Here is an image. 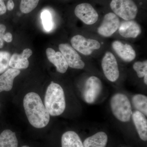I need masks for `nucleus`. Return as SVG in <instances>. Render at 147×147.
<instances>
[{
  "label": "nucleus",
  "instance_id": "nucleus-1",
  "mask_svg": "<svg viewBox=\"0 0 147 147\" xmlns=\"http://www.w3.org/2000/svg\"><path fill=\"white\" fill-rule=\"evenodd\" d=\"M24 107L27 118L32 125L37 128L47 126L50 115L39 95L33 92L27 94L24 98Z\"/></svg>",
  "mask_w": 147,
  "mask_h": 147
},
{
  "label": "nucleus",
  "instance_id": "nucleus-2",
  "mask_svg": "<svg viewBox=\"0 0 147 147\" xmlns=\"http://www.w3.org/2000/svg\"><path fill=\"white\" fill-rule=\"evenodd\" d=\"M45 106L50 115H60L65 109L64 92L60 85L52 82L47 87L44 99Z\"/></svg>",
  "mask_w": 147,
  "mask_h": 147
},
{
  "label": "nucleus",
  "instance_id": "nucleus-3",
  "mask_svg": "<svg viewBox=\"0 0 147 147\" xmlns=\"http://www.w3.org/2000/svg\"><path fill=\"white\" fill-rule=\"evenodd\" d=\"M110 106L114 116L123 122L130 121L132 112L130 101L125 95L117 93L110 100Z\"/></svg>",
  "mask_w": 147,
  "mask_h": 147
},
{
  "label": "nucleus",
  "instance_id": "nucleus-4",
  "mask_svg": "<svg viewBox=\"0 0 147 147\" xmlns=\"http://www.w3.org/2000/svg\"><path fill=\"white\" fill-rule=\"evenodd\" d=\"M110 6L117 16L126 21L136 18L138 12L137 6L132 0H112Z\"/></svg>",
  "mask_w": 147,
  "mask_h": 147
},
{
  "label": "nucleus",
  "instance_id": "nucleus-5",
  "mask_svg": "<svg viewBox=\"0 0 147 147\" xmlns=\"http://www.w3.org/2000/svg\"><path fill=\"white\" fill-rule=\"evenodd\" d=\"M102 86L100 79L96 76H92L85 83L83 96L85 102L92 104L95 102L102 91Z\"/></svg>",
  "mask_w": 147,
  "mask_h": 147
},
{
  "label": "nucleus",
  "instance_id": "nucleus-6",
  "mask_svg": "<svg viewBox=\"0 0 147 147\" xmlns=\"http://www.w3.org/2000/svg\"><path fill=\"white\" fill-rule=\"evenodd\" d=\"M71 43L73 48L84 55H91L94 50H98L100 47V43L97 40L86 39L80 35L73 36Z\"/></svg>",
  "mask_w": 147,
  "mask_h": 147
},
{
  "label": "nucleus",
  "instance_id": "nucleus-7",
  "mask_svg": "<svg viewBox=\"0 0 147 147\" xmlns=\"http://www.w3.org/2000/svg\"><path fill=\"white\" fill-rule=\"evenodd\" d=\"M101 65L105 77L111 82H115L119 76L118 65L115 57L110 52H107L102 58Z\"/></svg>",
  "mask_w": 147,
  "mask_h": 147
},
{
  "label": "nucleus",
  "instance_id": "nucleus-8",
  "mask_svg": "<svg viewBox=\"0 0 147 147\" xmlns=\"http://www.w3.org/2000/svg\"><path fill=\"white\" fill-rule=\"evenodd\" d=\"M59 49L63 55L68 66L76 69H82L85 63L76 50L67 43H62L59 45Z\"/></svg>",
  "mask_w": 147,
  "mask_h": 147
},
{
  "label": "nucleus",
  "instance_id": "nucleus-9",
  "mask_svg": "<svg viewBox=\"0 0 147 147\" xmlns=\"http://www.w3.org/2000/svg\"><path fill=\"white\" fill-rule=\"evenodd\" d=\"M74 13L76 17L88 25L95 24L98 18L97 11L88 3H82L76 6Z\"/></svg>",
  "mask_w": 147,
  "mask_h": 147
},
{
  "label": "nucleus",
  "instance_id": "nucleus-10",
  "mask_svg": "<svg viewBox=\"0 0 147 147\" xmlns=\"http://www.w3.org/2000/svg\"><path fill=\"white\" fill-rule=\"evenodd\" d=\"M120 24L119 19L115 13H108L104 16L98 32L102 36L110 37L118 30Z\"/></svg>",
  "mask_w": 147,
  "mask_h": 147
},
{
  "label": "nucleus",
  "instance_id": "nucleus-11",
  "mask_svg": "<svg viewBox=\"0 0 147 147\" xmlns=\"http://www.w3.org/2000/svg\"><path fill=\"white\" fill-rule=\"evenodd\" d=\"M112 47L118 56L124 61L129 62L136 57L135 50L129 44H124L121 41L115 40L112 43Z\"/></svg>",
  "mask_w": 147,
  "mask_h": 147
},
{
  "label": "nucleus",
  "instance_id": "nucleus-12",
  "mask_svg": "<svg viewBox=\"0 0 147 147\" xmlns=\"http://www.w3.org/2000/svg\"><path fill=\"white\" fill-rule=\"evenodd\" d=\"M118 30L119 34L126 38H136L142 32L139 24L132 20L123 21L120 24Z\"/></svg>",
  "mask_w": 147,
  "mask_h": 147
},
{
  "label": "nucleus",
  "instance_id": "nucleus-13",
  "mask_svg": "<svg viewBox=\"0 0 147 147\" xmlns=\"http://www.w3.org/2000/svg\"><path fill=\"white\" fill-rule=\"evenodd\" d=\"M46 53L48 59L56 67L57 71L62 74L65 73L68 65L62 54L61 52H55L51 48H47Z\"/></svg>",
  "mask_w": 147,
  "mask_h": 147
},
{
  "label": "nucleus",
  "instance_id": "nucleus-14",
  "mask_svg": "<svg viewBox=\"0 0 147 147\" xmlns=\"http://www.w3.org/2000/svg\"><path fill=\"white\" fill-rule=\"evenodd\" d=\"M32 54L31 49L26 48L21 54L14 53L11 57L9 66L16 69H25L28 67L29 62L28 59Z\"/></svg>",
  "mask_w": 147,
  "mask_h": 147
},
{
  "label": "nucleus",
  "instance_id": "nucleus-15",
  "mask_svg": "<svg viewBox=\"0 0 147 147\" xmlns=\"http://www.w3.org/2000/svg\"><path fill=\"white\" fill-rule=\"evenodd\" d=\"M20 72L19 69L9 68L0 75V92L9 91L12 89L13 80Z\"/></svg>",
  "mask_w": 147,
  "mask_h": 147
},
{
  "label": "nucleus",
  "instance_id": "nucleus-16",
  "mask_svg": "<svg viewBox=\"0 0 147 147\" xmlns=\"http://www.w3.org/2000/svg\"><path fill=\"white\" fill-rule=\"evenodd\" d=\"M132 118L134 125L141 139L147 140V120L143 113L136 111L132 114Z\"/></svg>",
  "mask_w": 147,
  "mask_h": 147
},
{
  "label": "nucleus",
  "instance_id": "nucleus-17",
  "mask_svg": "<svg viewBox=\"0 0 147 147\" xmlns=\"http://www.w3.org/2000/svg\"><path fill=\"white\" fill-rule=\"evenodd\" d=\"M108 139L106 133L100 131L85 139L83 144L84 147H105Z\"/></svg>",
  "mask_w": 147,
  "mask_h": 147
},
{
  "label": "nucleus",
  "instance_id": "nucleus-18",
  "mask_svg": "<svg viewBox=\"0 0 147 147\" xmlns=\"http://www.w3.org/2000/svg\"><path fill=\"white\" fill-rule=\"evenodd\" d=\"M62 147H84L78 134L75 131L65 132L61 137Z\"/></svg>",
  "mask_w": 147,
  "mask_h": 147
},
{
  "label": "nucleus",
  "instance_id": "nucleus-19",
  "mask_svg": "<svg viewBox=\"0 0 147 147\" xmlns=\"http://www.w3.org/2000/svg\"><path fill=\"white\" fill-rule=\"evenodd\" d=\"M16 134L9 129H5L0 134V147H18Z\"/></svg>",
  "mask_w": 147,
  "mask_h": 147
},
{
  "label": "nucleus",
  "instance_id": "nucleus-20",
  "mask_svg": "<svg viewBox=\"0 0 147 147\" xmlns=\"http://www.w3.org/2000/svg\"><path fill=\"white\" fill-rule=\"evenodd\" d=\"M132 102L137 111L147 115V97L144 95H135L132 98Z\"/></svg>",
  "mask_w": 147,
  "mask_h": 147
},
{
  "label": "nucleus",
  "instance_id": "nucleus-21",
  "mask_svg": "<svg viewBox=\"0 0 147 147\" xmlns=\"http://www.w3.org/2000/svg\"><path fill=\"white\" fill-rule=\"evenodd\" d=\"M39 0H21L20 9L22 13H28L36 7Z\"/></svg>",
  "mask_w": 147,
  "mask_h": 147
},
{
  "label": "nucleus",
  "instance_id": "nucleus-22",
  "mask_svg": "<svg viewBox=\"0 0 147 147\" xmlns=\"http://www.w3.org/2000/svg\"><path fill=\"white\" fill-rule=\"evenodd\" d=\"M41 18L44 28L46 31H50L53 29V24L50 11L47 10L43 11L41 13Z\"/></svg>",
  "mask_w": 147,
  "mask_h": 147
},
{
  "label": "nucleus",
  "instance_id": "nucleus-23",
  "mask_svg": "<svg viewBox=\"0 0 147 147\" xmlns=\"http://www.w3.org/2000/svg\"><path fill=\"white\" fill-rule=\"evenodd\" d=\"M10 53L7 51H0V74L5 71L9 67Z\"/></svg>",
  "mask_w": 147,
  "mask_h": 147
},
{
  "label": "nucleus",
  "instance_id": "nucleus-24",
  "mask_svg": "<svg viewBox=\"0 0 147 147\" xmlns=\"http://www.w3.org/2000/svg\"><path fill=\"white\" fill-rule=\"evenodd\" d=\"M133 67L139 78H142L147 75V60L143 62H136L133 65Z\"/></svg>",
  "mask_w": 147,
  "mask_h": 147
},
{
  "label": "nucleus",
  "instance_id": "nucleus-25",
  "mask_svg": "<svg viewBox=\"0 0 147 147\" xmlns=\"http://www.w3.org/2000/svg\"><path fill=\"white\" fill-rule=\"evenodd\" d=\"M7 8L3 0H0V15L4 14L6 12Z\"/></svg>",
  "mask_w": 147,
  "mask_h": 147
},
{
  "label": "nucleus",
  "instance_id": "nucleus-26",
  "mask_svg": "<svg viewBox=\"0 0 147 147\" xmlns=\"http://www.w3.org/2000/svg\"><path fill=\"white\" fill-rule=\"evenodd\" d=\"M3 39L6 42H10L12 40V34L9 32H7L4 34Z\"/></svg>",
  "mask_w": 147,
  "mask_h": 147
},
{
  "label": "nucleus",
  "instance_id": "nucleus-27",
  "mask_svg": "<svg viewBox=\"0 0 147 147\" xmlns=\"http://www.w3.org/2000/svg\"><path fill=\"white\" fill-rule=\"evenodd\" d=\"M14 7V3L12 0H9L7 4L6 8L8 10H13Z\"/></svg>",
  "mask_w": 147,
  "mask_h": 147
},
{
  "label": "nucleus",
  "instance_id": "nucleus-28",
  "mask_svg": "<svg viewBox=\"0 0 147 147\" xmlns=\"http://www.w3.org/2000/svg\"><path fill=\"white\" fill-rule=\"evenodd\" d=\"M6 30V27L3 24H0V33L4 34Z\"/></svg>",
  "mask_w": 147,
  "mask_h": 147
},
{
  "label": "nucleus",
  "instance_id": "nucleus-29",
  "mask_svg": "<svg viewBox=\"0 0 147 147\" xmlns=\"http://www.w3.org/2000/svg\"><path fill=\"white\" fill-rule=\"evenodd\" d=\"M4 34L0 33V48H2L3 47L4 41L3 39V36Z\"/></svg>",
  "mask_w": 147,
  "mask_h": 147
},
{
  "label": "nucleus",
  "instance_id": "nucleus-30",
  "mask_svg": "<svg viewBox=\"0 0 147 147\" xmlns=\"http://www.w3.org/2000/svg\"><path fill=\"white\" fill-rule=\"evenodd\" d=\"M21 147H30L28 146H22Z\"/></svg>",
  "mask_w": 147,
  "mask_h": 147
},
{
  "label": "nucleus",
  "instance_id": "nucleus-31",
  "mask_svg": "<svg viewBox=\"0 0 147 147\" xmlns=\"http://www.w3.org/2000/svg\"><path fill=\"white\" fill-rule=\"evenodd\" d=\"M0 106H1V104H0Z\"/></svg>",
  "mask_w": 147,
  "mask_h": 147
}]
</instances>
